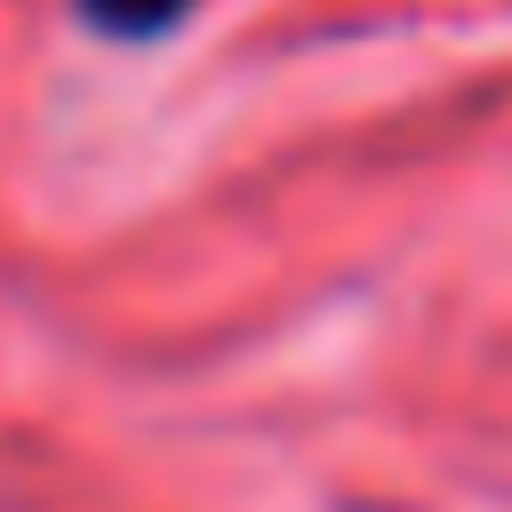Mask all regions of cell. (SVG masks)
Wrapping results in <instances>:
<instances>
[{
  "label": "cell",
  "instance_id": "cell-1",
  "mask_svg": "<svg viewBox=\"0 0 512 512\" xmlns=\"http://www.w3.org/2000/svg\"><path fill=\"white\" fill-rule=\"evenodd\" d=\"M80 8H88L112 40H152V32H168L192 0H80Z\"/></svg>",
  "mask_w": 512,
  "mask_h": 512
}]
</instances>
